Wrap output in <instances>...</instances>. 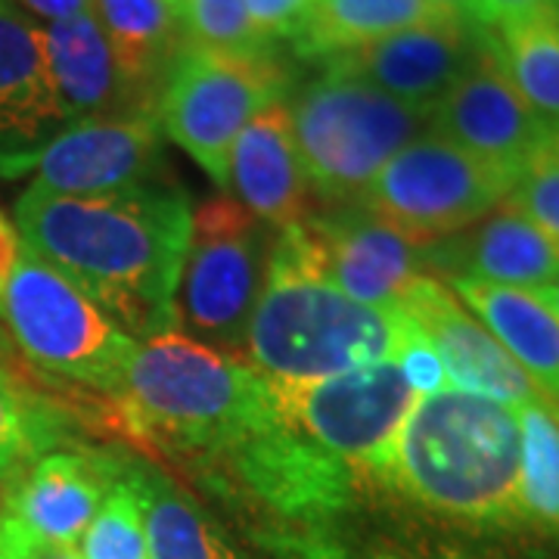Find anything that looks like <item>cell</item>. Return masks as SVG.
<instances>
[{"label": "cell", "instance_id": "6da1fadb", "mask_svg": "<svg viewBox=\"0 0 559 559\" xmlns=\"http://www.w3.org/2000/svg\"><path fill=\"white\" fill-rule=\"evenodd\" d=\"M190 218L183 190L162 180L106 197H53L28 183L13 205L22 246L138 342L178 330L175 289Z\"/></svg>", "mask_w": 559, "mask_h": 559}, {"label": "cell", "instance_id": "7a4b0ae2", "mask_svg": "<svg viewBox=\"0 0 559 559\" xmlns=\"http://www.w3.org/2000/svg\"><path fill=\"white\" fill-rule=\"evenodd\" d=\"M407 336L411 320L399 305H360L320 274L301 224H296L274 240L242 360L271 382L330 380L395 360Z\"/></svg>", "mask_w": 559, "mask_h": 559}, {"label": "cell", "instance_id": "3957f363", "mask_svg": "<svg viewBox=\"0 0 559 559\" xmlns=\"http://www.w3.org/2000/svg\"><path fill=\"white\" fill-rule=\"evenodd\" d=\"M520 457L516 407L441 389L404 419L385 481L448 520H520Z\"/></svg>", "mask_w": 559, "mask_h": 559}, {"label": "cell", "instance_id": "277c9868", "mask_svg": "<svg viewBox=\"0 0 559 559\" xmlns=\"http://www.w3.org/2000/svg\"><path fill=\"white\" fill-rule=\"evenodd\" d=\"M116 401L146 439L197 463L274 419L271 382L178 330L134 345Z\"/></svg>", "mask_w": 559, "mask_h": 559}, {"label": "cell", "instance_id": "5b68a950", "mask_svg": "<svg viewBox=\"0 0 559 559\" xmlns=\"http://www.w3.org/2000/svg\"><path fill=\"white\" fill-rule=\"evenodd\" d=\"M289 116L308 183L340 205L358 200L382 165L429 128V112L389 97L340 66L305 84Z\"/></svg>", "mask_w": 559, "mask_h": 559}, {"label": "cell", "instance_id": "8992f818", "mask_svg": "<svg viewBox=\"0 0 559 559\" xmlns=\"http://www.w3.org/2000/svg\"><path fill=\"white\" fill-rule=\"evenodd\" d=\"M277 230L234 197H215L190 218V240L175 289L183 336L242 360L249 320L259 305Z\"/></svg>", "mask_w": 559, "mask_h": 559}, {"label": "cell", "instance_id": "52a82bcc", "mask_svg": "<svg viewBox=\"0 0 559 559\" xmlns=\"http://www.w3.org/2000/svg\"><path fill=\"white\" fill-rule=\"evenodd\" d=\"M0 318L35 367L112 399L119 395L138 340L121 333L75 283L25 246L0 293Z\"/></svg>", "mask_w": 559, "mask_h": 559}, {"label": "cell", "instance_id": "ba28073f", "mask_svg": "<svg viewBox=\"0 0 559 559\" xmlns=\"http://www.w3.org/2000/svg\"><path fill=\"white\" fill-rule=\"evenodd\" d=\"M513 183V171L426 131L382 165L355 205L426 249L495 212Z\"/></svg>", "mask_w": 559, "mask_h": 559}, {"label": "cell", "instance_id": "9c48e42d", "mask_svg": "<svg viewBox=\"0 0 559 559\" xmlns=\"http://www.w3.org/2000/svg\"><path fill=\"white\" fill-rule=\"evenodd\" d=\"M286 75L271 53H215L183 44L156 100L159 131L227 190V162L240 131L283 100Z\"/></svg>", "mask_w": 559, "mask_h": 559}, {"label": "cell", "instance_id": "30bf717a", "mask_svg": "<svg viewBox=\"0 0 559 559\" xmlns=\"http://www.w3.org/2000/svg\"><path fill=\"white\" fill-rule=\"evenodd\" d=\"M271 401L286 426L385 481L401 426L419 395L399 360H382L330 380L271 382Z\"/></svg>", "mask_w": 559, "mask_h": 559}, {"label": "cell", "instance_id": "8fae6325", "mask_svg": "<svg viewBox=\"0 0 559 559\" xmlns=\"http://www.w3.org/2000/svg\"><path fill=\"white\" fill-rule=\"evenodd\" d=\"M159 159L156 116H112L66 124L35 153L10 162L0 178L32 175L53 197H106L153 180Z\"/></svg>", "mask_w": 559, "mask_h": 559}, {"label": "cell", "instance_id": "7c38bea8", "mask_svg": "<svg viewBox=\"0 0 559 559\" xmlns=\"http://www.w3.org/2000/svg\"><path fill=\"white\" fill-rule=\"evenodd\" d=\"M429 131L479 159L513 171L516 178L540 143L554 138V131L532 112L513 81L507 79L485 28L479 57L432 106Z\"/></svg>", "mask_w": 559, "mask_h": 559}, {"label": "cell", "instance_id": "4fadbf2b", "mask_svg": "<svg viewBox=\"0 0 559 559\" xmlns=\"http://www.w3.org/2000/svg\"><path fill=\"white\" fill-rule=\"evenodd\" d=\"M399 311L436 348L451 389L520 407L544 399L473 311L436 277L423 274L399 296Z\"/></svg>", "mask_w": 559, "mask_h": 559}, {"label": "cell", "instance_id": "5bb4252c", "mask_svg": "<svg viewBox=\"0 0 559 559\" xmlns=\"http://www.w3.org/2000/svg\"><path fill=\"white\" fill-rule=\"evenodd\" d=\"M301 234L320 274L360 305L389 308L426 274L423 246L401 237L355 202L308 215L301 221Z\"/></svg>", "mask_w": 559, "mask_h": 559}, {"label": "cell", "instance_id": "9a60e30c", "mask_svg": "<svg viewBox=\"0 0 559 559\" xmlns=\"http://www.w3.org/2000/svg\"><path fill=\"white\" fill-rule=\"evenodd\" d=\"M479 50L481 28L466 16H457L360 44L348 53L333 57L330 66L370 81L373 87L414 109L432 112V106L479 57Z\"/></svg>", "mask_w": 559, "mask_h": 559}, {"label": "cell", "instance_id": "2e32d148", "mask_svg": "<svg viewBox=\"0 0 559 559\" xmlns=\"http://www.w3.org/2000/svg\"><path fill=\"white\" fill-rule=\"evenodd\" d=\"M423 261L426 267H441L448 280H481L532 293L554 286L559 277V246L510 200L500 202L473 227L426 246Z\"/></svg>", "mask_w": 559, "mask_h": 559}, {"label": "cell", "instance_id": "e0dca14e", "mask_svg": "<svg viewBox=\"0 0 559 559\" xmlns=\"http://www.w3.org/2000/svg\"><path fill=\"white\" fill-rule=\"evenodd\" d=\"M227 190L246 212L271 230H286L308 218V171L293 134L289 103L261 109L240 131L227 162Z\"/></svg>", "mask_w": 559, "mask_h": 559}, {"label": "cell", "instance_id": "ac0fdd59", "mask_svg": "<svg viewBox=\"0 0 559 559\" xmlns=\"http://www.w3.org/2000/svg\"><path fill=\"white\" fill-rule=\"evenodd\" d=\"M69 124L44 60L40 25L0 0V175Z\"/></svg>", "mask_w": 559, "mask_h": 559}, {"label": "cell", "instance_id": "d6986e66", "mask_svg": "<svg viewBox=\"0 0 559 559\" xmlns=\"http://www.w3.org/2000/svg\"><path fill=\"white\" fill-rule=\"evenodd\" d=\"M112 481L109 466L100 460L53 451L35 460L10 485L0 513L13 516L40 538L79 547Z\"/></svg>", "mask_w": 559, "mask_h": 559}, {"label": "cell", "instance_id": "ffe728a7", "mask_svg": "<svg viewBox=\"0 0 559 559\" xmlns=\"http://www.w3.org/2000/svg\"><path fill=\"white\" fill-rule=\"evenodd\" d=\"M40 38L47 72L69 124L112 116H146L134 109L124 91L112 47L103 35L94 10L72 20L40 25Z\"/></svg>", "mask_w": 559, "mask_h": 559}, {"label": "cell", "instance_id": "44dd1931", "mask_svg": "<svg viewBox=\"0 0 559 559\" xmlns=\"http://www.w3.org/2000/svg\"><path fill=\"white\" fill-rule=\"evenodd\" d=\"M448 289L520 364L544 399L559 404V311L532 289L451 277Z\"/></svg>", "mask_w": 559, "mask_h": 559}, {"label": "cell", "instance_id": "7402d4cb", "mask_svg": "<svg viewBox=\"0 0 559 559\" xmlns=\"http://www.w3.org/2000/svg\"><path fill=\"white\" fill-rule=\"evenodd\" d=\"M94 16L112 47L134 109L156 116L162 87L187 44L180 16L162 0H94Z\"/></svg>", "mask_w": 559, "mask_h": 559}, {"label": "cell", "instance_id": "603a6c76", "mask_svg": "<svg viewBox=\"0 0 559 559\" xmlns=\"http://www.w3.org/2000/svg\"><path fill=\"white\" fill-rule=\"evenodd\" d=\"M119 473L138 491L150 559H249L197 500L150 463L128 460Z\"/></svg>", "mask_w": 559, "mask_h": 559}, {"label": "cell", "instance_id": "cb8c5ba5", "mask_svg": "<svg viewBox=\"0 0 559 559\" xmlns=\"http://www.w3.org/2000/svg\"><path fill=\"white\" fill-rule=\"evenodd\" d=\"M457 16L463 13L436 0H311L308 20L293 40L299 53L333 60L360 44Z\"/></svg>", "mask_w": 559, "mask_h": 559}, {"label": "cell", "instance_id": "d4e9b609", "mask_svg": "<svg viewBox=\"0 0 559 559\" xmlns=\"http://www.w3.org/2000/svg\"><path fill=\"white\" fill-rule=\"evenodd\" d=\"M485 32H491L488 40L522 100L559 134V10H544Z\"/></svg>", "mask_w": 559, "mask_h": 559}, {"label": "cell", "instance_id": "484cf974", "mask_svg": "<svg viewBox=\"0 0 559 559\" xmlns=\"http://www.w3.org/2000/svg\"><path fill=\"white\" fill-rule=\"evenodd\" d=\"M522 436L520 520L559 538V419L550 399L516 407Z\"/></svg>", "mask_w": 559, "mask_h": 559}, {"label": "cell", "instance_id": "4316f807", "mask_svg": "<svg viewBox=\"0 0 559 559\" xmlns=\"http://www.w3.org/2000/svg\"><path fill=\"white\" fill-rule=\"evenodd\" d=\"M81 559H150L138 491L119 473L81 538Z\"/></svg>", "mask_w": 559, "mask_h": 559}, {"label": "cell", "instance_id": "83f0119b", "mask_svg": "<svg viewBox=\"0 0 559 559\" xmlns=\"http://www.w3.org/2000/svg\"><path fill=\"white\" fill-rule=\"evenodd\" d=\"M183 35L190 44L215 53H267L261 44L246 0H187L183 7Z\"/></svg>", "mask_w": 559, "mask_h": 559}, {"label": "cell", "instance_id": "f1b7e54d", "mask_svg": "<svg viewBox=\"0 0 559 559\" xmlns=\"http://www.w3.org/2000/svg\"><path fill=\"white\" fill-rule=\"evenodd\" d=\"M507 200L559 246V134L540 143L522 165Z\"/></svg>", "mask_w": 559, "mask_h": 559}, {"label": "cell", "instance_id": "f546056e", "mask_svg": "<svg viewBox=\"0 0 559 559\" xmlns=\"http://www.w3.org/2000/svg\"><path fill=\"white\" fill-rule=\"evenodd\" d=\"M35 448V423L20 392L0 373V476H10Z\"/></svg>", "mask_w": 559, "mask_h": 559}, {"label": "cell", "instance_id": "4dcf8cb0", "mask_svg": "<svg viewBox=\"0 0 559 559\" xmlns=\"http://www.w3.org/2000/svg\"><path fill=\"white\" fill-rule=\"evenodd\" d=\"M395 360H399L401 373L407 377L411 389L417 392L419 399L436 395L441 389H451V385H448V377H444V367H441L439 355H436V348L426 342V336L419 333L414 323H411V336L404 340Z\"/></svg>", "mask_w": 559, "mask_h": 559}, {"label": "cell", "instance_id": "1f68e13d", "mask_svg": "<svg viewBox=\"0 0 559 559\" xmlns=\"http://www.w3.org/2000/svg\"><path fill=\"white\" fill-rule=\"evenodd\" d=\"M246 10L261 44H271L299 35L308 20L311 0H246Z\"/></svg>", "mask_w": 559, "mask_h": 559}, {"label": "cell", "instance_id": "d6a6232c", "mask_svg": "<svg viewBox=\"0 0 559 559\" xmlns=\"http://www.w3.org/2000/svg\"><path fill=\"white\" fill-rule=\"evenodd\" d=\"M0 559H81V554L79 547L40 538L13 516L0 513Z\"/></svg>", "mask_w": 559, "mask_h": 559}, {"label": "cell", "instance_id": "836d02e7", "mask_svg": "<svg viewBox=\"0 0 559 559\" xmlns=\"http://www.w3.org/2000/svg\"><path fill=\"white\" fill-rule=\"evenodd\" d=\"M544 10H557V0H473L466 20L479 28H498L503 22L525 20Z\"/></svg>", "mask_w": 559, "mask_h": 559}, {"label": "cell", "instance_id": "e575fe53", "mask_svg": "<svg viewBox=\"0 0 559 559\" xmlns=\"http://www.w3.org/2000/svg\"><path fill=\"white\" fill-rule=\"evenodd\" d=\"M25 16L38 22V25H50V22L72 20L81 13L94 10V0H13Z\"/></svg>", "mask_w": 559, "mask_h": 559}, {"label": "cell", "instance_id": "d590c367", "mask_svg": "<svg viewBox=\"0 0 559 559\" xmlns=\"http://www.w3.org/2000/svg\"><path fill=\"white\" fill-rule=\"evenodd\" d=\"M20 252H22V242H20V234H16V227L0 215V293H3L7 280H10V274H13L16 261H20Z\"/></svg>", "mask_w": 559, "mask_h": 559}, {"label": "cell", "instance_id": "8d00e7d4", "mask_svg": "<svg viewBox=\"0 0 559 559\" xmlns=\"http://www.w3.org/2000/svg\"><path fill=\"white\" fill-rule=\"evenodd\" d=\"M436 3H444V7H451V10H457V13H469V7H473V0H436Z\"/></svg>", "mask_w": 559, "mask_h": 559}, {"label": "cell", "instance_id": "74e56055", "mask_svg": "<svg viewBox=\"0 0 559 559\" xmlns=\"http://www.w3.org/2000/svg\"><path fill=\"white\" fill-rule=\"evenodd\" d=\"M540 296H544V299L550 301V305H554V308H557V311H559V277H557V283H554V286L540 289Z\"/></svg>", "mask_w": 559, "mask_h": 559}, {"label": "cell", "instance_id": "f35d334b", "mask_svg": "<svg viewBox=\"0 0 559 559\" xmlns=\"http://www.w3.org/2000/svg\"><path fill=\"white\" fill-rule=\"evenodd\" d=\"M162 3H165V7H168L175 16H183V7H187V0H162Z\"/></svg>", "mask_w": 559, "mask_h": 559}, {"label": "cell", "instance_id": "ab89813d", "mask_svg": "<svg viewBox=\"0 0 559 559\" xmlns=\"http://www.w3.org/2000/svg\"><path fill=\"white\" fill-rule=\"evenodd\" d=\"M550 404H554V401H550ZM554 414H557V419H559V404H554Z\"/></svg>", "mask_w": 559, "mask_h": 559}, {"label": "cell", "instance_id": "60d3db41", "mask_svg": "<svg viewBox=\"0 0 559 559\" xmlns=\"http://www.w3.org/2000/svg\"><path fill=\"white\" fill-rule=\"evenodd\" d=\"M557 10H559V3H557Z\"/></svg>", "mask_w": 559, "mask_h": 559}, {"label": "cell", "instance_id": "b9f144b4", "mask_svg": "<svg viewBox=\"0 0 559 559\" xmlns=\"http://www.w3.org/2000/svg\"><path fill=\"white\" fill-rule=\"evenodd\" d=\"M557 3H559V0H557Z\"/></svg>", "mask_w": 559, "mask_h": 559}]
</instances>
